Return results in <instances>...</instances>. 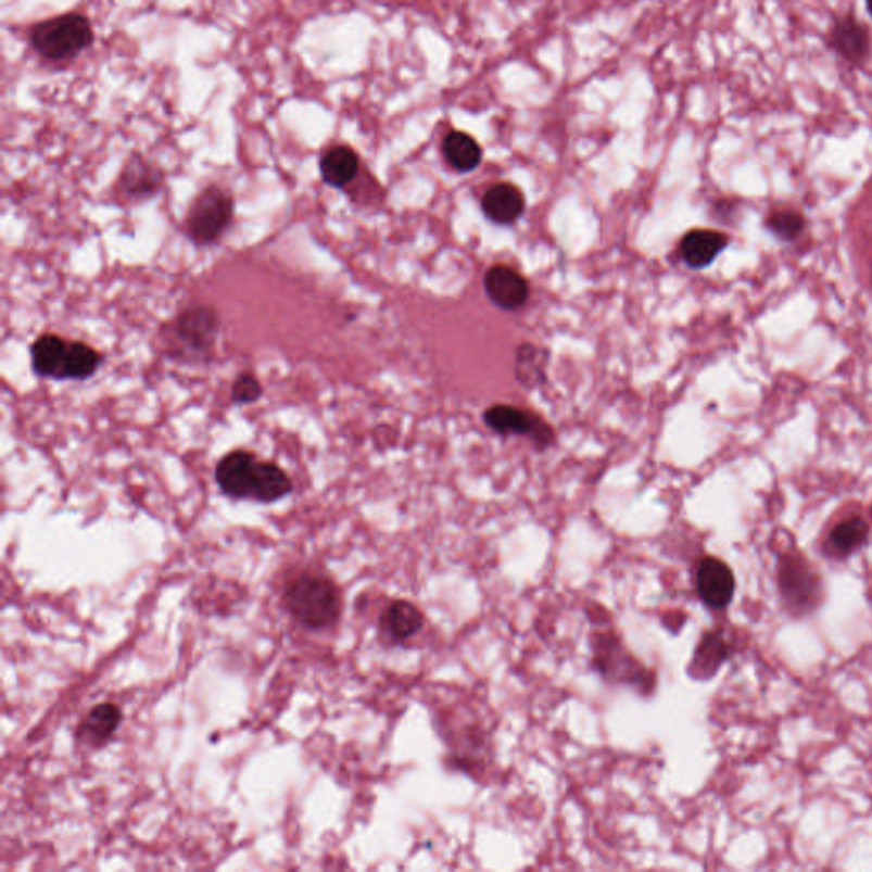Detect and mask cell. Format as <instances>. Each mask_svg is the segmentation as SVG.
<instances>
[{
    "label": "cell",
    "instance_id": "1",
    "mask_svg": "<svg viewBox=\"0 0 872 872\" xmlns=\"http://www.w3.org/2000/svg\"><path fill=\"white\" fill-rule=\"evenodd\" d=\"M215 479L222 493L236 500L273 503L293 491L292 479L280 466L245 451H233L222 458Z\"/></svg>",
    "mask_w": 872,
    "mask_h": 872
},
{
    "label": "cell",
    "instance_id": "2",
    "mask_svg": "<svg viewBox=\"0 0 872 872\" xmlns=\"http://www.w3.org/2000/svg\"><path fill=\"white\" fill-rule=\"evenodd\" d=\"M593 670L608 683L634 688L637 694L649 697L656 691V673L632 655L612 629H604L592 634Z\"/></svg>",
    "mask_w": 872,
    "mask_h": 872
},
{
    "label": "cell",
    "instance_id": "3",
    "mask_svg": "<svg viewBox=\"0 0 872 872\" xmlns=\"http://www.w3.org/2000/svg\"><path fill=\"white\" fill-rule=\"evenodd\" d=\"M290 614L308 629H328L340 620L341 595L329 578L302 572L293 578L285 592Z\"/></svg>",
    "mask_w": 872,
    "mask_h": 872
},
{
    "label": "cell",
    "instance_id": "4",
    "mask_svg": "<svg viewBox=\"0 0 872 872\" xmlns=\"http://www.w3.org/2000/svg\"><path fill=\"white\" fill-rule=\"evenodd\" d=\"M220 332V317L210 305H191L164 329L167 355L179 359H205L214 352Z\"/></svg>",
    "mask_w": 872,
    "mask_h": 872
},
{
    "label": "cell",
    "instance_id": "5",
    "mask_svg": "<svg viewBox=\"0 0 872 872\" xmlns=\"http://www.w3.org/2000/svg\"><path fill=\"white\" fill-rule=\"evenodd\" d=\"M33 48L41 56L55 62L76 59L94 41L91 21L84 14L71 12L36 24L29 33Z\"/></svg>",
    "mask_w": 872,
    "mask_h": 872
},
{
    "label": "cell",
    "instance_id": "6",
    "mask_svg": "<svg viewBox=\"0 0 872 872\" xmlns=\"http://www.w3.org/2000/svg\"><path fill=\"white\" fill-rule=\"evenodd\" d=\"M233 220V198L218 186H208L194 197L186 212L185 230L197 245L220 241Z\"/></svg>",
    "mask_w": 872,
    "mask_h": 872
},
{
    "label": "cell",
    "instance_id": "7",
    "mask_svg": "<svg viewBox=\"0 0 872 872\" xmlns=\"http://www.w3.org/2000/svg\"><path fill=\"white\" fill-rule=\"evenodd\" d=\"M825 45L852 67H865L872 60V29L852 12L833 17Z\"/></svg>",
    "mask_w": 872,
    "mask_h": 872
},
{
    "label": "cell",
    "instance_id": "8",
    "mask_svg": "<svg viewBox=\"0 0 872 872\" xmlns=\"http://www.w3.org/2000/svg\"><path fill=\"white\" fill-rule=\"evenodd\" d=\"M820 578L814 574L808 560L789 556L781 560L779 589L782 598L794 612H809L820 598Z\"/></svg>",
    "mask_w": 872,
    "mask_h": 872
},
{
    "label": "cell",
    "instance_id": "9",
    "mask_svg": "<svg viewBox=\"0 0 872 872\" xmlns=\"http://www.w3.org/2000/svg\"><path fill=\"white\" fill-rule=\"evenodd\" d=\"M695 590L704 605L722 610L731 604L736 590L733 571L718 557H704L695 571Z\"/></svg>",
    "mask_w": 872,
    "mask_h": 872
},
{
    "label": "cell",
    "instance_id": "10",
    "mask_svg": "<svg viewBox=\"0 0 872 872\" xmlns=\"http://www.w3.org/2000/svg\"><path fill=\"white\" fill-rule=\"evenodd\" d=\"M485 292L497 307L515 311L529 299V283L520 273L508 266H494L484 278Z\"/></svg>",
    "mask_w": 872,
    "mask_h": 872
},
{
    "label": "cell",
    "instance_id": "11",
    "mask_svg": "<svg viewBox=\"0 0 872 872\" xmlns=\"http://www.w3.org/2000/svg\"><path fill=\"white\" fill-rule=\"evenodd\" d=\"M488 427L502 434H532L535 442L549 443L551 430L542 425L541 419L533 418L529 413L517 407L497 404L485 410Z\"/></svg>",
    "mask_w": 872,
    "mask_h": 872
},
{
    "label": "cell",
    "instance_id": "12",
    "mask_svg": "<svg viewBox=\"0 0 872 872\" xmlns=\"http://www.w3.org/2000/svg\"><path fill=\"white\" fill-rule=\"evenodd\" d=\"M379 628L389 643L403 644L425 628V616L415 604L394 601L380 616Z\"/></svg>",
    "mask_w": 872,
    "mask_h": 872
},
{
    "label": "cell",
    "instance_id": "13",
    "mask_svg": "<svg viewBox=\"0 0 872 872\" xmlns=\"http://www.w3.org/2000/svg\"><path fill=\"white\" fill-rule=\"evenodd\" d=\"M730 244L726 233L716 230H692L680 242V254L691 268L700 269L711 265Z\"/></svg>",
    "mask_w": 872,
    "mask_h": 872
},
{
    "label": "cell",
    "instance_id": "14",
    "mask_svg": "<svg viewBox=\"0 0 872 872\" xmlns=\"http://www.w3.org/2000/svg\"><path fill=\"white\" fill-rule=\"evenodd\" d=\"M68 344L56 334H43L33 343V370L47 379L64 380L65 364H67Z\"/></svg>",
    "mask_w": 872,
    "mask_h": 872
},
{
    "label": "cell",
    "instance_id": "15",
    "mask_svg": "<svg viewBox=\"0 0 872 872\" xmlns=\"http://www.w3.org/2000/svg\"><path fill=\"white\" fill-rule=\"evenodd\" d=\"M118 185L123 197L128 200H147L161 190L162 174L137 155L127 162Z\"/></svg>",
    "mask_w": 872,
    "mask_h": 872
},
{
    "label": "cell",
    "instance_id": "16",
    "mask_svg": "<svg viewBox=\"0 0 872 872\" xmlns=\"http://www.w3.org/2000/svg\"><path fill=\"white\" fill-rule=\"evenodd\" d=\"M523 208H526L523 194L517 186L508 185V182L494 185L493 188L485 191L484 198H482V210H484L485 217L496 224H514L523 214Z\"/></svg>",
    "mask_w": 872,
    "mask_h": 872
},
{
    "label": "cell",
    "instance_id": "17",
    "mask_svg": "<svg viewBox=\"0 0 872 872\" xmlns=\"http://www.w3.org/2000/svg\"><path fill=\"white\" fill-rule=\"evenodd\" d=\"M868 521L861 515L844 518V520L837 521L829 532V541H826L829 554L835 557L849 556L857 549H861L862 545L868 542Z\"/></svg>",
    "mask_w": 872,
    "mask_h": 872
},
{
    "label": "cell",
    "instance_id": "18",
    "mask_svg": "<svg viewBox=\"0 0 872 872\" xmlns=\"http://www.w3.org/2000/svg\"><path fill=\"white\" fill-rule=\"evenodd\" d=\"M358 169V155L346 146L332 147L320 159L323 179L332 188H344L350 185L356 178Z\"/></svg>",
    "mask_w": 872,
    "mask_h": 872
},
{
    "label": "cell",
    "instance_id": "19",
    "mask_svg": "<svg viewBox=\"0 0 872 872\" xmlns=\"http://www.w3.org/2000/svg\"><path fill=\"white\" fill-rule=\"evenodd\" d=\"M119 722L122 712L115 704H99L80 724L79 738L87 745H103L118 730Z\"/></svg>",
    "mask_w": 872,
    "mask_h": 872
},
{
    "label": "cell",
    "instance_id": "20",
    "mask_svg": "<svg viewBox=\"0 0 872 872\" xmlns=\"http://www.w3.org/2000/svg\"><path fill=\"white\" fill-rule=\"evenodd\" d=\"M728 653L730 649L719 632H706L695 649L692 664L688 665V673L694 679H711L718 671L719 665L728 658Z\"/></svg>",
    "mask_w": 872,
    "mask_h": 872
},
{
    "label": "cell",
    "instance_id": "21",
    "mask_svg": "<svg viewBox=\"0 0 872 872\" xmlns=\"http://www.w3.org/2000/svg\"><path fill=\"white\" fill-rule=\"evenodd\" d=\"M443 154L454 169L469 173L481 164L482 151L479 143L464 131H452L443 142Z\"/></svg>",
    "mask_w": 872,
    "mask_h": 872
},
{
    "label": "cell",
    "instance_id": "22",
    "mask_svg": "<svg viewBox=\"0 0 872 872\" xmlns=\"http://www.w3.org/2000/svg\"><path fill=\"white\" fill-rule=\"evenodd\" d=\"M103 364V356L98 350L79 341L68 344L67 364H65L64 380H86L94 376Z\"/></svg>",
    "mask_w": 872,
    "mask_h": 872
},
{
    "label": "cell",
    "instance_id": "23",
    "mask_svg": "<svg viewBox=\"0 0 872 872\" xmlns=\"http://www.w3.org/2000/svg\"><path fill=\"white\" fill-rule=\"evenodd\" d=\"M766 229L781 241H796L805 230V217L791 208H775L767 215Z\"/></svg>",
    "mask_w": 872,
    "mask_h": 872
},
{
    "label": "cell",
    "instance_id": "24",
    "mask_svg": "<svg viewBox=\"0 0 872 872\" xmlns=\"http://www.w3.org/2000/svg\"><path fill=\"white\" fill-rule=\"evenodd\" d=\"M263 394L260 380L253 374H241L232 386V399L236 404H251Z\"/></svg>",
    "mask_w": 872,
    "mask_h": 872
},
{
    "label": "cell",
    "instance_id": "25",
    "mask_svg": "<svg viewBox=\"0 0 872 872\" xmlns=\"http://www.w3.org/2000/svg\"><path fill=\"white\" fill-rule=\"evenodd\" d=\"M865 2V11H868L869 16L872 17V0H864Z\"/></svg>",
    "mask_w": 872,
    "mask_h": 872
},
{
    "label": "cell",
    "instance_id": "26",
    "mask_svg": "<svg viewBox=\"0 0 872 872\" xmlns=\"http://www.w3.org/2000/svg\"><path fill=\"white\" fill-rule=\"evenodd\" d=\"M871 515H872V506H871Z\"/></svg>",
    "mask_w": 872,
    "mask_h": 872
}]
</instances>
